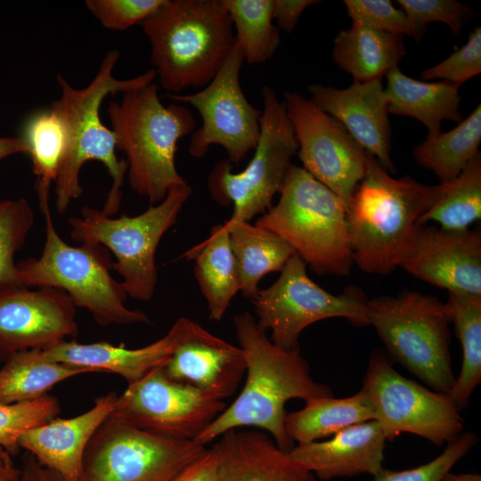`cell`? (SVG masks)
Instances as JSON below:
<instances>
[{
    "label": "cell",
    "instance_id": "1f68e13d",
    "mask_svg": "<svg viewBox=\"0 0 481 481\" xmlns=\"http://www.w3.org/2000/svg\"><path fill=\"white\" fill-rule=\"evenodd\" d=\"M481 104L454 128L427 139L413 150L416 163L432 171L440 183L452 180L479 152Z\"/></svg>",
    "mask_w": 481,
    "mask_h": 481
},
{
    "label": "cell",
    "instance_id": "8992f818",
    "mask_svg": "<svg viewBox=\"0 0 481 481\" xmlns=\"http://www.w3.org/2000/svg\"><path fill=\"white\" fill-rule=\"evenodd\" d=\"M279 193L255 224L285 240L315 273L348 275L354 262L342 200L293 164Z\"/></svg>",
    "mask_w": 481,
    "mask_h": 481
},
{
    "label": "cell",
    "instance_id": "7bdbcfd3",
    "mask_svg": "<svg viewBox=\"0 0 481 481\" xmlns=\"http://www.w3.org/2000/svg\"><path fill=\"white\" fill-rule=\"evenodd\" d=\"M170 481H218L217 459L214 449H207Z\"/></svg>",
    "mask_w": 481,
    "mask_h": 481
},
{
    "label": "cell",
    "instance_id": "2e32d148",
    "mask_svg": "<svg viewBox=\"0 0 481 481\" xmlns=\"http://www.w3.org/2000/svg\"><path fill=\"white\" fill-rule=\"evenodd\" d=\"M284 98L302 167L337 194L347 208L365 174L367 152L337 119L311 99L289 91Z\"/></svg>",
    "mask_w": 481,
    "mask_h": 481
},
{
    "label": "cell",
    "instance_id": "ee69618b",
    "mask_svg": "<svg viewBox=\"0 0 481 481\" xmlns=\"http://www.w3.org/2000/svg\"><path fill=\"white\" fill-rule=\"evenodd\" d=\"M319 3L315 0H273V17L277 28L286 33L292 32L304 11Z\"/></svg>",
    "mask_w": 481,
    "mask_h": 481
},
{
    "label": "cell",
    "instance_id": "603a6c76",
    "mask_svg": "<svg viewBox=\"0 0 481 481\" xmlns=\"http://www.w3.org/2000/svg\"><path fill=\"white\" fill-rule=\"evenodd\" d=\"M386 441L373 420L350 426L325 441L298 444L289 453L321 479L360 474L375 477L383 469Z\"/></svg>",
    "mask_w": 481,
    "mask_h": 481
},
{
    "label": "cell",
    "instance_id": "b9f144b4",
    "mask_svg": "<svg viewBox=\"0 0 481 481\" xmlns=\"http://www.w3.org/2000/svg\"><path fill=\"white\" fill-rule=\"evenodd\" d=\"M165 0H86L87 10L102 27L125 30L154 13Z\"/></svg>",
    "mask_w": 481,
    "mask_h": 481
},
{
    "label": "cell",
    "instance_id": "836d02e7",
    "mask_svg": "<svg viewBox=\"0 0 481 481\" xmlns=\"http://www.w3.org/2000/svg\"><path fill=\"white\" fill-rule=\"evenodd\" d=\"M32 170L37 176L39 202L49 200L50 186L55 183L66 145V132L62 120L52 108L32 112L21 128Z\"/></svg>",
    "mask_w": 481,
    "mask_h": 481
},
{
    "label": "cell",
    "instance_id": "f6af8a7d",
    "mask_svg": "<svg viewBox=\"0 0 481 481\" xmlns=\"http://www.w3.org/2000/svg\"><path fill=\"white\" fill-rule=\"evenodd\" d=\"M20 481H66L60 474L42 465L32 454L22 457Z\"/></svg>",
    "mask_w": 481,
    "mask_h": 481
},
{
    "label": "cell",
    "instance_id": "4dcf8cb0",
    "mask_svg": "<svg viewBox=\"0 0 481 481\" xmlns=\"http://www.w3.org/2000/svg\"><path fill=\"white\" fill-rule=\"evenodd\" d=\"M481 218V154L478 152L451 181L433 186L430 202L417 225L436 222L450 231L469 229Z\"/></svg>",
    "mask_w": 481,
    "mask_h": 481
},
{
    "label": "cell",
    "instance_id": "d6986e66",
    "mask_svg": "<svg viewBox=\"0 0 481 481\" xmlns=\"http://www.w3.org/2000/svg\"><path fill=\"white\" fill-rule=\"evenodd\" d=\"M400 267L448 292L481 297V233L418 225Z\"/></svg>",
    "mask_w": 481,
    "mask_h": 481
},
{
    "label": "cell",
    "instance_id": "cb8c5ba5",
    "mask_svg": "<svg viewBox=\"0 0 481 481\" xmlns=\"http://www.w3.org/2000/svg\"><path fill=\"white\" fill-rule=\"evenodd\" d=\"M173 349V334H167L139 348H127L101 341L81 344L66 340L41 350L45 358L89 370L121 376L127 385L137 382L156 368L162 367Z\"/></svg>",
    "mask_w": 481,
    "mask_h": 481
},
{
    "label": "cell",
    "instance_id": "ac0fdd59",
    "mask_svg": "<svg viewBox=\"0 0 481 481\" xmlns=\"http://www.w3.org/2000/svg\"><path fill=\"white\" fill-rule=\"evenodd\" d=\"M169 330L173 349L161 367L164 374L216 400L232 396L245 375L242 349L187 317L178 318Z\"/></svg>",
    "mask_w": 481,
    "mask_h": 481
},
{
    "label": "cell",
    "instance_id": "d6a6232c",
    "mask_svg": "<svg viewBox=\"0 0 481 481\" xmlns=\"http://www.w3.org/2000/svg\"><path fill=\"white\" fill-rule=\"evenodd\" d=\"M445 303L462 349L460 374L446 394L461 411L481 381V297L448 292Z\"/></svg>",
    "mask_w": 481,
    "mask_h": 481
},
{
    "label": "cell",
    "instance_id": "e0dca14e",
    "mask_svg": "<svg viewBox=\"0 0 481 481\" xmlns=\"http://www.w3.org/2000/svg\"><path fill=\"white\" fill-rule=\"evenodd\" d=\"M16 284L0 289V362L45 350L78 334L77 306L61 289Z\"/></svg>",
    "mask_w": 481,
    "mask_h": 481
},
{
    "label": "cell",
    "instance_id": "30bf717a",
    "mask_svg": "<svg viewBox=\"0 0 481 481\" xmlns=\"http://www.w3.org/2000/svg\"><path fill=\"white\" fill-rule=\"evenodd\" d=\"M261 94L260 135L251 159L239 173L227 159L221 160L208 179L211 197L232 206L229 220L234 222H249L272 207L298 149L284 103L270 86H263Z\"/></svg>",
    "mask_w": 481,
    "mask_h": 481
},
{
    "label": "cell",
    "instance_id": "ffe728a7",
    "mask_svg": "<svg viewBox=\"0 0 481 481\" xmlns=\"http://www.w3.org/2000/svg\"><path fill=\"white\" fill-rule=\"evenodd\" d=\"M311 100L337 119L368 153L389 173L395 172L390 157L391 126L382 78L338 89L321 84L308 87Z\"/></svg>",
    "mask_w": 481,
    "mask_h": 481
},
{
    "label": "cell",
    "instance_id": "7c38bea8",
    "mask_svg": "<svg viewBox=\"0 0 481 481\" xmlns=\"http://www.w3.org/2000/svg\"><path fill=\"white\" fill-rule=\"evenodd\" d=\"M268 288L251 300L257 324L271 331V341L284 349L298 347L301 332L309 325L329 318H345L354 324H369L367 302L358 291L334 295L312 281L306 264L294 254Z\"/></svg>",
    "mask_w": 481,
    "mask_h": 481
},
{
    "label": "cell",
    "instance_id": "7dc6e473",
    "mask_svg": "<svg viewBox=\"0 0 481 481\" xmlns=\"http://www.w3.org/2000/svg\"><path fill=\"white\" fill-rule=\"evenodd\" d=\"M21 469L15 467L12 456L0 450V481H20Z\"/></svg>",
    "mask_w": 481,
    "mask_h": 481
},
{
    "label": "cell",
    "instance_id": "52a82bcc",
    "mask_svg": "<svg viewBox=\"0 0 481 481\" xmlns=\"http://www.w3.org/2000/svg\"><path fill=\"white\" fill-rule=\"evenodd\" d=\"M39 205L45 222L44 249L38 258L16 263L17 283L62 289L77 307L86 309L102 326L148 322L144 312L126 306L127 295L110 274L108 250L99 245L68 244L53 224L49 200Z\"/></svg>",
    "mask_w": 481,
    "mask_h": 481
},
{
    "label": "cell",
    "instance_id": "8d00e7d4",
    "mask_svg": "<svg viewBox=\"0 0 481 481\" xmlns=\"http://www.w3.org/2000/svg\"><path fill=\"white\" fill-rule=\"evenodd\" d=\"M60 412L59 401L48 394L32 401L0 404V450L17 455L22 434L57 418Z\"/></svg>",
    "mask_w": 481,
    "mask_h": 481
},
{
    "label": "cell",
    "instance_id": "60d3db41",
    "mask_svg": "<svg viewBox=\"0 0 481 481\" xmlns=\"http://www.w3.org/2000/svg\"><path fill=\"white\" fill-rule=\"evenodd\" d=\"M396 2L413 25L423 34L428 23L439 21L446 24L452 33L457 35L466 21L471 19V8L453 0H397Z\"/></svg>",
    "mask_w": 481,
    "mask_h": 481
},
{
    "label": "cell",
    "instance_id": "83f0119b",
    "mask_svg": "<svg viewBox=\"0 0 481 481\" xmlns=\"http://www.w3.org/2000/svg\"><path fill=\"white\" fill-rule=\"evenodd\" d=\"M236 260L240 291L252 300L258 292V283L267 273L281 272L295 249L271 231L246 221L224 222Z\"/></svg>",
    "mask_w": 481,
    "mask_h": 481
},
{
    "label": "cell",
    "instance_id": "5bb4252c",
    "mask_svg": "<svg viewBox=\"0 0 481 481\" xmlns=\"http://www.w3.org/2000/svg\"><path fill=\"white\" fill-rule=\"evenodd\" d=\"M243 54L235 43L215 77L202 89L189 94H168L178 103L192 105L201 117V126L192 133L189 153L202 158L212 145L227 153L231 164L242 161L254 151L260 135L262 110L246 98L240 81Z\"/></svg>",
    "mask_w": 481,
    "mask_h": 481
},
{
    "label": "cell",
    "instance_id": "d4e9b609",
    "mask_svg": "<svg viewBox=\"0 0 481 481\" xmlns=\"http://www.w3.org/2000/svg\"><path fill=\"white\" fill-rule=\"evenodd\" d=\"M384 87L388 113L413 118L421 122L428 135L441 132L444 120L460 123L461 96L458 86L448 81L423 82L402 72L398 66L387 74Z\"/></svg>",
    "mask_w": 481,
    "mask_h": 481
},
{
    "label": "cell",
    "instance_id": "7402d4cb",
    "mask_svg": "<svg viewBox=\"0 0 481 481\" xmlns=\"http://www.w3.org/2000/svg\"><path fill=\"white\" fill-rule=\"evenodd\" d=\"M218 438V481H317L265 431L232 429Z\"/></svg>",
    "mask_w": 481,
    "mask_h": 481
},
{
    "label": "cell",
    "instance_id": "c3c4849f",
    "mask_svg": "<svg viewBox=\"0 0 481 481\" xmlns=\"http://www.w3.org/2000/svg\"><path fill=\"white\" fill-rule=\"evenodd\" d=\"M442 481H481V476L476 473L453 474L449 472Z\"/></svg>",
    "mask_w": 481,
    "mask_h": 481
},
{
    "label": "cell",
    "instance_id": "d590c367",
    "mask_svg": "<svg viewBox=\"0 0 481 481\" xmlns=\"http://www.w3.org/2000/svg\"><path fill=\"white\" fill-rule=\"evenodd\" d=\"M35 222L24 198L0 200V289L16 285L15 253L22 248Z\"/></svg>",
    "mask_w": 481,
    "mask_h": 481
},
{
    "label": "cell",
    "instance_id": "4316f807",
    "mask_svg": "<svg viewBox=\"0 0 481 481\" xmlns=\"http://www.w3.org/2000/svg\"><path fill=\"white\" fill-rule=\"evenodd\" d=\"M183 257L194 260V274L207 301L209 319L219 322L238 291L240 281L225 224L212 228L209 237Z\"/></svg>",
    "mask_w": 481,
    "mask_h": 481
},
{
    "label": "cell",
    "instance_id": "74e56055",
    "mask_svg": "<svg viewBox=\"0 0 481 481\" xmlns=\"http://www.w3.org/2000/svg\"><path fill=\"white\" fill-rule=\"evenodd\" d=\"M352 23L366 26L379 31L410 36L421 40V33L403 9L393 5L389 0H345Z\"/></svg>",
    "mask_w": 481,
    "mask_h": 481
},
{
    "label": "cell",
    "instance_id": "9a60e30c",
    "mask_svg": "<svg viewBox=\"0 0 481 481\" xmlns=\"http://www.w3.org/2000/svg\"><path fill=\"white\" fill-rule=\"evenodd\" d=\"M225 407L224 401L170 379L159 367L127 385L111 414L152 434L195 440Z\"/></svg>",
    "mask_w": 481,
    "mask_h": 481
},
{
    "label": "cell",
    "instance_id": "bcb514c9",
    "mask_svg": "<svg viewBox=\"0 0 481 481\" xmlns=\"http://www.w3.org/2000/svg\"><path fill=\"white\" fill-rule=\"evenodd\" d=\"M29 153L25 140L20 137L0 136V160L14 154Z\"/></svg>",
    "mask_w": 481,
    "mask_h": 481
},
{
    "label": "cell",
    "instance_id": "277c9868",
    "mask_svg": "<svg viewBox=\"0 0 481 481\" xmlns=\"http://www.w3.org/2000/svg\"><path fill=\"white\" fill-rule=\"evenodd\" d=\"M140 25L151 44L153 69L172 94L206 86L234 44L222 0H165Z\"/></svg>",
    "mask_w": 481,
    "mask_h": 481
},
{
    "label": "cell",
    "instance_id": "f1b7e54d",
    "mask_svg": "<svg viewBox=\"0 0 481 481\" xmlns=\"http://www.w3.org/2000/svg\"><path fill=\"white\" fill-rule=\"evenodd\" d=\"M305 403L303 408L286 416V432L293 443L319 441L350 426L375 420L374 408L363 388L344 398L321 396Z\"/></svg>",
    "mask_w": 481,
    "mask_h": 481
},
{
    "label": "cell",
    "instance_id": "ab89813d",
    "mask_svg": "<svg viewBox=\"0 0 481 481\" xmlns=\"http://www.w3.org/2000/svg\"><path fill=\"white\" fill-rule=\"evenodd\" d=\"M481 73V28L469 34L467 43L446 59L420 73L423 79L440 78L458 86Z\"/></svg>",
    "mask_w": 481,
    "mask_h": 481
},
{
    "label": "cell",
    "instance_id": "f35d334b",
    "mask_svg": "<svg viewBox=\"0 0 481 481\" xmlns=\"http://www.w3.org/2000/svg\"><path fill=\"white\" fill-rule=\"evenodd\" d=\"M476 443L475 434L461 433L456 439L447 444L446 448L432 461L404 470H390L383 468L374 477L375 481H442Z\"/></svg>",
    "mask_w": 481,
    "mask_h": 481
},
{
    "label": "cell",
    "instance_id": "e575fe53",
    "mask_svg": "<svg viewBox=\"0 0 481 481\" xmlns=\"http://www.w3.org/2000/svg\"><path fill=\"white\" fill-rule=\"evenodd\" d=\"M235 29L234 40L244 61L264 64L274 55L281 42L273 23V0H222Z\"/></svg>",
    "mask_w": 481,
    "mask_h": 481
},
{
    "label": "cell",
    "instance_id": "6da1fadb",
    "mask_svg": "<svg viewBox=\"0 0 481 481\" xmlns=\"http://www.w3.org/2000/svg\"><path fill=\"white\" fill-rule=\"evenodd\" d=\"M233 323L245 358V383L235 400L194 441L207 445L229 430L256 428L289 452L295 444L285 428L286 403L332 392L313 379L298 347L284 349L273 343L250 314H236Z\"/></svg>",
    "mask_w": 481,
    "mask_h": 481
},
{
    "label": "cell",
    "instance_id": "4fadbf2b",
    "mask_svg": "<svg viewBox=\"0 0 481 481\" xmlns=\"http://www.w3.org/2000/svg\"><path fill=\"white\" fill-rule=\"evenodd\" d=\"M362 388L387 440L410 433L443 445L462 433L464 420L446 393L405 378L379 353L370 357Z\"/></svg>",
    "mask_w": 481,
    "mask_h": 481
},
{
    "label": "cell",
    "instance_id": "44dd1931",
    "mask_svg": "<svg viewBox=\"0 0 481 481\" xmlns=\"http://www.w3.org/2000/svg\"><path fill=\"white\" fill-rule=\"evenodd\" d=\"M117 397L116 392H109L97 397L88 411L76 417L54 418L26 431L20 437V448L66 481H77L86 446L112 412Z\"/></svg>",
    "mask_w": 481,
    "mask_h": 481
},
{
    "label": "cell",
    "instance_id": "7a4b0ae2",
    "mask_svg": "<svg viewBox=\"0 0 481 481\" xmlns=\"http://www.w3.org/2000/svg\"><path fill=\"white\" fill-rule=\"evenodd\" d=\"M119 57L118 50L108 52L94 77L83 88L73 87L62 75H57L61 95L51 103V108L62 120L66 132L65 150L55 181V206L59 214L64 213L70 202L82 195L79 175L89 160L102 162L112 179L102 211L112 216L119 210L127 162L117 158L115 135L102 122L100 107L107 95L148 85L157 77L151 69L127 79L114 77L113 69Z\"/></svg>",
    "mask_w": 481,
    "mask_h": 481
},
{
    "label": "cell",
    "instance_id": "ba28073f",
    "mask_svg": "<svg viewBox=\"0 0 481 481\" xmlns=\"http://www.w3.org/2000/svg\"><path fill=\"white\" fill-rule=\"evenodd\" d=\"M191 194L188 183L175 186L162 201L134 216L112 217L85 207L79 216L68 219L70 237L81 244L99 245L110 250L116 258L111 269L121 276L126 295L150 300L158 281V245L176 222Z\"/></svg>",
    "mask_w": 481,
    "mask_h": 481
},
{
    "label": "cell",
    "instance_id": "5b68a950",
    "mask_svg": "<svg viewBox=\"0 0 481 481\" xmlns=\"http://www.w3.org/2000/svg\"><path fill=\"white\" fill-rule=\"evenodd\" d=\"M432 193L433 186L409 175L393 177L367 152L365 174L346 208L353 262L382 275L400 266Z\"/></svg>",
    "mask_w": 481,
    "mask_h": 481
},
{
    "label": "cell",
    "instance_id": "8fae6325",
    "mask_svg": "<svg viewBox=\"0 0 481 481\" xmlns=\"http://www.w3.org/2000/svg\"><path fill=\"white\" fill-rule=\"evenodd\" d=\"M208 448L110 416L89 441L77 481H170Z\"/></svg>",
    "mask_w": 481,
    "mask_h": 481
},
{
    "label": "cell",
    "instance_id": "484cf974",
    "mask_svg": "<svg viewBox=\"0 0 481 481\" xmlns=\"http://www.w3.org/2000/svg\"><path fill=\"white\" fill-rule=\"evenodd\" d=\"M406 55L404 36L352 23L334 39L332 58L354 82L382 78Z\"/></svg>",
    "mask_w": 481,
    "mask_h": 481
},
{
    "label": "cell",
    "instance_id": "f546056e",
    "mask_svg": "<svg viewBox=\"0 0 481 481\" xmlns=\"http://www.w3.org/2000/svg\"><path fill=\"white\" fill-rule=\"evenodd\" d=\"M87 372L91 371L48 360L41 350L16 353L0 369V404L38 399L58 383Z\"/></svg>",
    "mask_w": 481,
    "mask_h": 481
},
{
    "label": "cell",
    "instance_id": "3957f363",
    "mask_svg": "<svg viewBox=\"0 0 481 481\" xmlns=\"http://www.w3.org/2000/svg\"><path fill=\"white\" fill-rule=\"evenodd\" d=\"M107 113L116 148L126 155L130 187L138 195L155 205L171 188L188 183L175 166L179 140L197 126L188 108L175 102L163 105L152 82L123 93L119 102L109 103Z\"/></svg>",
    "mask_w": 481,
    "mask_h": 481
},
{
    "label": "cell",
    "instance_id": "9c48e42d",
    "mask_svg": "<svg viewBox=\"0 0 481 481\" xmlns=\"http://www.w3.org/2000/svg\"><path fill=\"white\" fill-rule=\"evenodd\" d=\"M372 325L390 355L435 391L447 393L455 377L446 303L418 291L368 300Z\"/></svg>",
    "mask_w": 481,
    "mask_h": 481
}]
</instances>
